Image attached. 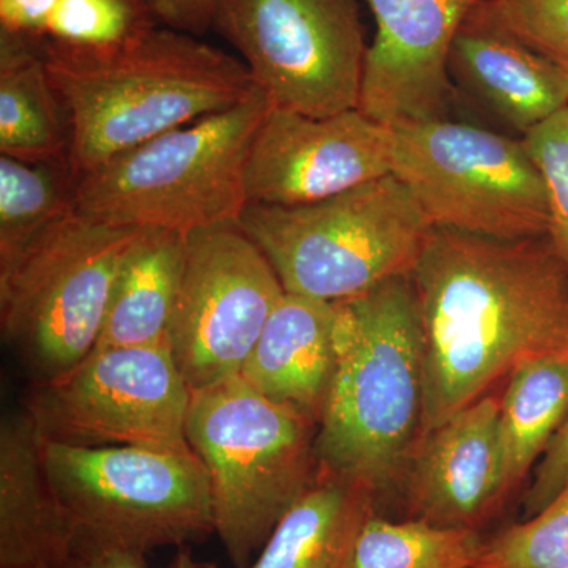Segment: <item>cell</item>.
Instances as JSON below:
<instances>
[{"instance_id":"cell-15","label":"cell","mask_w":568,"mask_h":568,"mask_svg":"<svg viewBox=\"0 0 568 568\" xmlns=\"http://www.w3.org/2000/svg\"><path fill=\"white\" fill-rule=\"evenodd\" d=\"M406 518L481 529L508 499L499 446V398L485 395L418 437L405 469Z\"/></svg>"},{"instance_id":"cell-17","label":"cell","mask_w":568,"mask_h":568,"mask_svg":"<svg viewBox=\"0 0 568 568\" xmlns=\"http://www.w3.org/2000/svg\"><path fill=\"white\" fill-rule=\"evenodd\" d=\"M450 74L508 125L526 134L568 106V69L504 33L467 20Z\"/></svg>"},{"instance_id":"cell-10","label":"cell","mask_w":568,"mask_h":568,"mask_svg":"<svg viewBox=\"0 0 568 568\" xmlns=\"http://www.w3.org/2000/svg\"><path fill=\"white\" fill-rule=\"evenodd\" d=\"M213 24L272 106L317 119L357 110L368 52L357 0H220Z\"/></svg>"},{"instance_id":"cell-6","label":"cell","mask_w":568,"mask_h":568,"mask_svg":"<svg viewBox=\"0 0 568 568\" xmlns=\"http://www.w3.org/2000/svg\"><path fill=\"white\" fill-rule=\"evenodd\" d=\"M237 224L286 293L324 302L357 297L413 274L433 230L394 174L315 204H248Z\"/></svg>"},{"instance_id":"cell-14","label":"cell","mask_w":568,"mask_h":568,"mask_svg":"<svg viewBox=\"0 0 568 568\" xmlns=\"http://www.w3.org/2000/svg\"><path fill=\"white\" fill-rule=\"evenodd\" d=\"M376 36L357 110L388 129L446 119L450 52L484 0H366Z\"/></svg>"},{"instance_id":"cell-24","label":"cell","mask_w":568,"mask_h":568,"mask_svg":"<svg viewBox=\"0 0 568 568\" xmlns=\"http://www.w3.org/2000/svg\"><path fill=\"white\" fill-rule=\"evenodd\" d=\"M485 536L439 528L420 519H388L373 511L355 537L345 568H469Z\"/></svg>"},{"instance_id":"cell-3","label":"cell","mask_w":568,"mask_h":568,"mask_svg":"<svg viewBox=\"0 0 568 568\" xmlns=\"http://www.w3.org/2000/svg\"><path fill=\"white\" fill-rule=\"evenodd\" d=\"M335 368L317 422L321 470L386 495L420 432L424 335L410 275L335 302Z\"/></svg>"},{"instance_id":"cell-19","label":"cell","mask_w":568,"mask_h":568,"mask_svg":"<svg viewBox=\"0 0 568 568\" xmlns=\"http://www.w3.org/2000/svg\"><path fill=\"white\" fill-rule=\"evenodd\" d=\"M186 242L173 231L142 230L119 272L95 349L168 345Z\"/></svg>"},{"instance_id":"cell-13","label":"cell","mask_w":568,"mask_h":568,"mask_svg":"<svg viewBox=\"0 0 568 568\" xmlns=\"http://www.w3.org/2000/svg\"><path fill=\"white\" fill-rule=\"evenodd\" d=\"M394 130L358 110L310 118L271 106L250 149L248 204H315L392 174Z\"/></svg>"},{"instance_id":"cell-2","label":"cell","mask_w":568,"mask_h":568,"mask_svg":"<svg viewBox=\"0 0 568 568\" xmlns=\"http://www.w3.org/2000/svg\"><path fill=\"white\" fill-rule=\"evenodd\" d=\"M41 50L65 111L77 179L160 134L231 110L256 89L242 59L153 24L112 47L50 39Z\"/></svg>"},{"instance_id":"cell-30","label":"cell","mask_w":568,"mask_h":568,"mask_svg":"<svg viewBox=\"0 0 568 568\" xmlns=\"http://www.w3.org/2000/svg\"><path fill=\"white\" fill-rule=\"evenodd\" d=\"M153 17L175 31L203 33L215 20L220 0H144Z\"/></svg>"},{"instance_id":"cell-29","label":"cell","mask_w":568,"mask_h":568,"mask_svg":"<svg viewBox=\"0 0 568 568\" xmlns=\"http://www.w3.org/2000/svg\"><path fill=\"white\" fill-rule=\"evenodd\" d=\"M568 485V417L552 437L536 467L532 484L523 496L525 517L530 518L544 510Z\"/></svg>"},{"instance_id":"cell-21","label":"cell","mask_w":568,"mask_h":568,"mask_svg":"<svg viewBox=\"0 0 568 568\" xmlns=\"http://www.w3.org/2000/svg\"><path fill=\"white\" fill-rule=\"evenodd\" d=\"M0 155L69 163V123L37 37L0 36Z\"/></svg>"},{"instance_id":"cell-23","label":"cell","mask_w":568,"mask_h":568,"mask_svg":"<svg viewBox=\"0 0 568 568\" xmlns=\"http://www.w3.org/2000/svg\"><path fill=\"white\" fill-rule=\"evenodd\" d=\"M77 182L69 163L0 155V263L77 211Z\"/></svg>"},{"instance_id":"cell-7","label":"cell","mask_w":568,"mask_h":568,"mask_svg":"<svg viewBox=\"0 0 568 568\" xmlns=\"http://www.w3.org/2000/svg\"><path fill=\"white\" fill-rule=\"evenodd\" d=\"M142 230L73 211L0 263V320L33 386L95 351L123 261Z\"/></svg>"},{"instance_id":"cell-32","label":"cell","mask_w":568,"mask_h":568,"mask_svg":"<svg viewBox=\"0 0 568 568\" xmlns=\"http://www.w3.org/2000/svg\"><path fill=\"white\" fill-rule=\"evenodd\" d=\"M144 552L119 547L85 545L74 549L71 568H148Z\"/></svg>"},{"instance_id":"cell-31","label":"cell","mask_w":568,"mask_h":568,"mask_svg":"<svg viewBox=\"0 0 568 568\" xmlns=\"http://www.w3.org/2000/svg\"><path fill=\"white\" fill-rule=\"evenodd\" d=\"M61 0H0L2 31L17 36H47L48 24Z\"/></svg>"},{"instance_id":"cell-1","label":"cell","mask_w":568,"mask_h":568,"mask_svg":"<svg viewBox=\"0 0 568 568\" xmlns=\"http://www.w3.org/2000/svg\"><path fill=\"white\" fill-rule=\"evenodd\" d=\"M410 278L424 335L418 437L525 362L568 355V268L547 235L433 227Z\"/></svg>"},{"instance_id":"cell-34","label":"cell","mask_w":568,"mask_h":568,"mask_svg":"<svg viewBox=\"0 0 568 568\" xmlns=\"http://www.w3.org/2000/svg\"><path fill=\"white\" fill-rule=\"evenodd\" d=\"M39 568H71V567H51V566H47V567H39Z\"/></svg>"},{"instance_id":"cell-35","label":"cell","mask_w":568,"mask_h":568,"mask_svg":"<svg viewBox=\"0 0 568 568\" xmlns=\"http://www.w3.org/2000/svg\"><path fill=\"white\" fill-rule=\"evenodd\" d=\"M469 568H478V567H469Z\"/></svg>"},{"instance_id":"cell-22","label":"cell","mask_w":568,"mask_h":568,"mask_svg":"<svg viewBox=\"0 0 568 568\" xmlns=\"http://www.w3.org/2000/svg\"><path fill=\"white\" fill-rule=\"evenodd\" d=\"M568 417V355L525 362L507 377L499 398L504 489L510 497Z\"/></svg>"},{"instance_id":"cell-8","label":"cell","mask_w":568,"mask_h":568,"mask_svg":"<svg viewBox=\"0 0 568 568\" xmlns=\"http://www.w3.org/2000/svg\"><path fill=\"white\" fill-rule=\"evenodd\" d=\"M43 463L74 530V549L97 545L145 555L215 532L211 481L192 448L43 439Z\"/></svg>"},{"instance_id":"cell-28","label":"cell","mask_w":568,"mask_h":568,"mask_svg":"<svg viewBox=\"0 0 568 568\" xmlns=\"http://www.w3.org/2000/svg\"><path fill=\"white\" fill-rule=\"evenodd\" d=\"M523 144L547 193V237L568 268V106L526 133Z\"/></svg>"},{"instance_id":"cell-5","label":"cell","mask_w":568,"mask_h":568,"mask_svg":"<svg viewBox=\"0 0 568 568\" xmlns=\"http://www.w3.org/2000/svg\"><path fill=\"white\" fill-rule=\"evenodd\" d=\"M317 422L241 376L193 392L186 440L211 481L215 532L246 568L321 474Z\"/></svg>"},{"instance_id":"cell-9","label":"cell","mask_w":568,"mask_h":568,"mask_svg":"<svg viewBox=\"0 0 568 568\" xmlns=\"http://www.w3.org/2000/svg\"><path fill=\"white\" fill-rule=\"evenodd\" d=\"M392 130V174L433 227L499 241L548 234L547 193L523 140L447 119Z\"/></svg>"},{"instance_id":"cell-16","label":"cell","mask_w":568,"mask_h":568,"mask_svg":"<svg viewBox=\"0 0 568 568\" xmlns=\"http://www.w3.org/2000/svg\"><path fill=\"white\" fill-rule=\"evenodd\" d=\"M74 530L51 487L28 409L0 425V568L70 567Z\"/></svg>"},{"instance_id":"cell-20","label":"cell","mask_w":568,"mask_h":568,"mask_svg":"<svg viewBox=\"0 0 568 568\" xmlns=\"http://www.w3.org/2000/svg\"><path fill=\"white\" fill-rule=\"evenodd\" d=\"M375 510L368 489L321 470L246 568H345L358 530Z\"/></svg>"},{"instance_id":"cell-12","label":"cell","mask_w":568,"mask_h":568,"mask_svg":"<svg viewBox=\"0 0 568 568\" xmlns=\"http://www.w3.org/2000/svg\"><path fill=\"white\" fill-rule=\"evenodd\" d=\"M186 237L168 345L193 394L241 375L286 291L237 223Z\"/></svg>"},{"instance_id":"cell-27","label":"cell","mask_w":568,"mask_h":568,"mask_svg":"<svg viewBox=\"0 0 568 568\" xmlns=\"http://www.w3.org/2000/svg\"><path fill=\"white\" fill-rule=\"evenodd\" d=\"M149 14L144 0H61L47 36L74 47H112L151 26Z\"/></svg>"},{"instance_id":"cell-4","label":"cell","mask_w":568,"mask_h":568,"mask_svg":"<svg viewBox=\"0 0 568 568\" xmlns=\"http://www.w3.org/2000/svg\"><path fill=\"white\" fill-rule=\"evenodd\" d=\"M260 88L223 112L160 134L81 175L77 211L112 226L190 235L237 223L250 149L271 110Z\"/></svg>"},{"instance_id":"cell-33","label":"cell","mask_w":568,"mask_h":568,"mask_svg":"<svg viewBox=\"0 0 568 568\" xmlns=\"http://www.w3.org/2000/svg\"><path fill=\"white\" fill-rule=\"evenodd\" d=\"M171 568H215L211 564H200L192 558V551L186 547L179 548L178 555Z\"/></svg>"},{"instance_id":"cell-18","label":"cell","mask_w":568,"mask_h":568,"mask_svg":"<svg viewBox=\"0 0 568 568\" xmlns=\"http://www.w3.org/2000/svg\"><path fill=\"white\" fill-rule=\"evenodd\" d=\"M334 328L335 302L286 293L239 376L320 422L335 368Z\"/></svg>"},{"instance_id":"cell-25","label":"cell","mask_w":568,"mask_h":568,"mask_svg":"<svg viewBox=\"0 0 568 568\" xmlns=\"http://www.w3.org/2000/svg\"><path fill=\"white\" fill-rule=\"evenodd\" d=\"M478 568H568V485L544 510L485 537Z\"/></svg>"},{"instance_id":"cell-11","label":"cell","mask_w":568,"mask_h":568,"mask_svg":"<svg viewBox=\"0 0 568 568\" xmlns=\"http://www.w3.org/2000/svg\"><path fill=\"white\" fill-rule=\"evenodd\" d=\"M192 395L170 345L104 347L65 376L33 386L26 409L54 443L192 448Z\"/></svg>"},{"instance_id":"cell-26","label":"cell","mask_w":568,"mask_h":568,"mask_svg":"<svg viewBox=\"0 0 568 568\" xmlns=\"http://www.w3.org/2000/svg\"><path fill=\"white\" fill-rule=\"evenodd\" d=\"M469 21L568 69V0H484Z\"/></svg>"}]
</instances>
